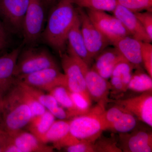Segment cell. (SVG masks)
Returning a JSON list of instances; mask_svg holds the SVG:
<instances>
[{"label":"cell","instance_id":"obj_1","mask_svg":"<svg viewBox=\"0 0 152 152\" xmlns=\"http://www.w3.org/2000/svg\"><path fill=\"white\" fill-rule=\"evenodd\" d=\"M55 4L42 35L45 42L61 55L64 51L68 33L78 13L69 0H59Z\"/></svg>","mask_w":152,"mask_h":152},{"label":"cell","instance_id":"obj_2","mask_svg":"<svg viewBox=\"0 0 152 152\" xmlns=\"http://www.w3.org/2000/svg\"><path fill=\"white\" fill-rule=\"evenodd\" d=\"M1 119L3 129L11 136L27 126L32 118L29 106L15 83L2 98Z\"/></svg>","mask_w":152,"mask_h":152},{"label":"cell","instance_id":"obj_3","mask_svg":"<svg viewBox=\"0 0 152 152\" xmlns=\"http://www.w3.org/2000/svg\"><path fill=\"white\" fill-rule=\"evenodd\" d=\"M105 110L97 104L87 113L74 117L69 121L71 134L80 141L94 142L105 130L102 116Z\"/></svg>","mask_w":152,"mask_h":152},{"label":"cell","instance_id":"obj_4","mask_svg":"<svg viewBox=\"0 0 152 152\" xmlns=\"http://www.w3.org/2000/svg\"><path fill=\"white\" fill-rule=\"evenodd\" d=\"M58 68L52 55L46 50L29 48L20 52L14 72L15 78L49 68Z\"/></svg>","mask_w":152,"mask_h":152},{"label":"cell","instance_id":"obj_5","mask_svg":"<svg viewBox=\"0 0 152 152\" xmlns=\"http://www.w3.org/2000/svg\"><path fill=\"white\" fill-rule=\"evenodd\" d=\"M72 54L77 61L84 75L87 90L91 99L105 107L106 104L110 102L108 96L111 89L110 83L94 70L90 68V66L75 53Z\"/></svg>","mask_w":152,"mask_h":152},{"label":"cell","instance_id":"obj_6","mask_svg":"<svg viewBox=\"0 0 152 152\" xmlns=\"http://www.w3.org/2000/svg\"><path fill=\"white\" fill-rule=\"evenodd\" d=\"M15 79L30 86L49 92L57 87L64 86L67 88L66 77L58 68H47Z\"/></svg>","mask_w":152,"mask_h":152},{"label":"cell","instance_id":"obj_7","mask_svg":"<svg viewBox=\"0 0 152 152\" xmlns=\"http://www.w3.org/2000/svg\"><path fill=\"white\" fill-rule=\"evenodd\" d=\"M44 6L42 0H29L23 22L22 33L27 44L35 42L44 29Z\"/></svg>","mask_w":152,"mask_h":152},{"label":"cell","instance_id":"obj_8","mask_svg":"<svg viewBox=\"0 0 152 152\" xmlns=\"http://www.w3.org/2000/svg\"><path fill=\"white\" fill-rule=\"evenodd\" d=\"M60 56L64 73L67 78L68 89L81 95L91 106V98L87 90L84 75L75 57L68 51Z\"/></svg>","mask_w":152,"mask_h":152},{"label":"cell","instance_id":"obj_9","mask_svg":"<svg viewBox=\"0 0 152 152\" xmlns=\"http://www.w3.org/2000/svg\"><path fill=\"white\" fill-rule=\"evenodd\" d=\"M86 13L92 23L114 45L121 38L131 36L117 18L102 11L87 9Z\"/></svg>","mask_w":152,"mask_h":152},{"label":"cell","instance_id":"obj_10","mask_svg":"<svg viewBox=\"0 0 152 152\" xmlns=\"http://www.w3.org/2000/svg\"><path fill=\"white\" fill-rule=\"evenodd\" d=\"M77 11L87 50L91 57L95 58L107 48L110 42L92 23L86 12L81 9H79Z\"/></svg>","mask_w":152,"mask_h":152},{"label":"cell","instance_id":"obj_11","mask_svg":"<svg viewBox=\"0 0 152 152\" xmlns=\"http://www.w3.org/2000/svg\"><path fill=\"white\" fill-rule=\"evenodd\" d=\"M152 91L124 99L113 101L139 121L152 127Z\"/></svg>","mask_w":152,"mask_h":152},{"label":"cell","instance_id":"obj_12","mask_svg":"<svg viewBox=\"0 0 152 152\" xmlns=\"http://www.w3.org/2000/svg\"><path fill=\"white\" fill-rule=\"evenodd\" d=\"M29 0H0V20L15 31H22Z\"/></svg>","mask_w":152,"mask_h":152},{"label":"cell","instance_id":"obj_13","mask_svg":"<svg viewBox=\"0 0 152 152\" xmlns=\"http://www.w3.org/2000/svg\"><path fill=\"white\" fill-rule=\"evenodd\" d=\"M70 131L69 121H55L47 132L45 143H52L53 148L59 150L80 142Z\"/></svg>","mask_w":152,"mask_h":152},{"label":"cell","instance_id":"obj_14","mask_svg":"<svg viewBox=\"0 0 152 152\" xmlns=\"http://www.w3.org/2000/svg\"><path fill=\"white\" fill-rule=\"evenodd\" d=\"M20 48L0 56V96L3 97L15 83L14 76L15 68Z\"/></svg>","mask_w":152,"mask_h":152},{"label":"cell","instance_id":"obj_15","mask_svg":"<svg viewBox=\"0 0 152 152\" xmlns=\"http://www.w3.org/2000/svg\"><path fill=\"white\" fill-rule=\"evenodd\" d=\"M120 147L125 152H151L152 134L140 131L131 134L121 133L119 137Z\"/></svg>","mask_w":152,"mask_h":152},{"label":"cell","instance_id":"obj_16","mask_svg":"<svg viewBox=\"0 0 152 152\" xmlns=\"http://www.w3.org/2000/svg\"><path fill=\"white\" fill-rule=\"evenodd\" d=\"M113 12L114 16L121 22L131 37L144 42H152L134 13L118 4Z\"/></svg>","mask_w":152,"mask_h":152},{"label":"cell","instance_id":"obj_17","mask_svg":"<svg viewBox=\"0 0 152 152\" xmlns=\"http://www.w3.org/2000/svg\"><path fill=\"white\" fill-rule=\"evenodd\" d=\"M95 58L92 69L107 80L111 77L116 65L120 61L126 59L115 48H106Z\"/></svg>","mask_w":152,"mask_h":152},{"label":"cell","instance_id":"obj_18","mask_svg":"<svg viewBox=\"0 0 152 152\" xmlns=\"http://www.w3.org/2000/svg\"><path fill=\"white\" fill-rule=\"evenodd\" d=\"M16 80L25 91L50 112L55 118L62 120L69 118L67 112L59 104L51 95L45 94L44 91L25 84L17 80L16 79Z\"/></svg>","mask_w":152,"mask_h":152},{"label":"cell","instance_id":"obj_19","mask_svg":"<svg viewBox=\"0 0 152 152\" xmlns=\"http://www.w3.org/2000/svg\"><path fill=\"white\" fill-rule=\"evenodd\" d=\"M10 136L20 152H53V147L40 141L29 132L21 130Z\"/></svg>","mask_w":152,"mask_h":152},{"label":"cell","instance_id":"obj_20","mask_svg":"<svg viewBox=\"0 0 152 152\" xmlns=\"http://www.w3.org/2000/svg\"><path fill=\"white\" fill-rule=\"evenodd\" d=\"M131 36L121 38L114 44L123 57L135 67L136 69L141 68L142 64L141 42Z\"/></svg>","mask_w":152,"mask_h":152},{"label":"cell","instance_id":"obj_21","mask_svg":"<svg viewBox=\"0 0 152 152\" xmlns=\"http://www.w3.org/2000/svg\"><path fill=\"white\" fill-rule=\"evenodd\" d=\"M67 42L69 43L68 47L90 66L92 62L93 59L87 50L83 38L78 14L68 33Z\"/></svg>","mask_w":152,"mask_h":152},{"label":"cell","instance_id":"obj_22","mask_svg":"<svg viewBox=\"0 0 152 152\" xmlns=\"http://www.w3.org/2000/svg\"><path fill=\"white\" fill-rule=\"evenodd\" d=\"M55 118L53 114L48 110L42 115L32 117L27 125L29 132L40 141L45 143L46 134L55 121Z\"/></svg>","mask_w":152,"mask_h":152},{"label":"cell","instance_id":"obj_23","mask_svg":"<svg viewBox=\"0 0 152 152\" xmlns=\"http://www.w3.org/2000/svg\"><path fill=\"white\" fill-rule=\"evenodd\" d=\"M61 107L66 109L69 118L80 115L70 95V91L65 87H56L49 92Z\"/></svg>","mask_w":152,"mask_h":152},{"label":"cell","instance_id":"obj_24","mask_svg":"<svg viewBox=\"0 0 152 152\" xmlns=\"http://www.w3.org/2000/svg\"><path fill=\"white\" fill-rule=\"evenodd\" d=\"M132 74L128 90L137 92L152 91V79L148 74L143 72L141 68Z\"/></svg>","mask_w":152,"mask_h":152},{"label":"cell","instance_id":"obj_25","mask_svg":"<svg viewBox=\"0 0 152 152\" xmlns=\"http://www.w3.org/2000/svg\"><path fill=\"white\" fill-rule=\"evenodd\" d=\"M73 4L87 9L113 12L118 4L116 0H69Z\"/></svg>","mask_w":152,"mask_h":152},{"label":"cell","instance_id":"obj_26","mask_svg":"<svg viewBox=\"0 0 152 152\" xmlns=\"http://www.w3.org/2000/svg\"><path fill=\"white\" fill-rule=\"evenodd\" d=\"M137 119L132 114L126 111L118 121L109 127L108 130L120 134L129 133L135 127Z\"/></svg>","mask_w":152,"mask_h":152},{"label":"cell","instance_id":"obj_27","mask_svg":"<svg viewBox=\"0 0 152 152\" xmlns=\"http://www.w3.org/2000/svg\"><path fill=\"white\" fill-rule=\"evenodd\" d=\"M135 67L126 59L122 60L116 65L112 76L120 78L122 81L126 90L132 78V72Z\"/></svg>","mask_w":152,"mask_h":152},{"label":"cell","instance_id":"obj_28","mask_svg":"<svg viewBox=\"0 0 152 152\" xmlns=\"http://www.w3.org/2000/svg\"><path fill=\"white\" fill-rule=\"evenodd\" d=\"M16 83L18 86L22 98L29 107L31 112L32 117L39 115L46 111L47 109L26 91H25L16 80Z\"/></svg>","mask_w":152,"mask_h":152},{"label":"cell","instance_id":"obj_29","mask_svg":"<svg viewBox=\"0 0 152 152\" xmlns=\"http://www.w3.org/2000/svg\"><path fill=\"white\" fill-rule=\"evenodd\" d=\"M117 4L134 13L143 10L152 12V0H116Z\"/></svg>","mask_w":152,"mask_h":152},{"label":"cell","instance_id":"obj_30","mask_svg":"<svg viewBox=\"0 0 152 152\" xmlns=\"http://www.w3.org/2000/svg\"><path fill=\"white\" fill-rule=\"evenodd\" d=\"M126 111L122 106L117 104L107 110H105L103 113L102 116L105 130H108L109 127L118 121Z\"/></svg>","mask_w":152,"mask_h":152},{"label":"cell","instance_id":"obj_31","mask_svg":"<svg viewBox=\"0 0 152 152\" xmlns=\"http://www.w3.org/2000/svg\"><path fill=\"white\" fill-rule=\"evenodd\" d=\"M95 152H122L114 139L99 137L94 143Z\"/></svg>","mask_w":152,"mask_h":152},{"label":"cell","instance_id":"obj_32","mask_svg":"<svg viewBox=\"0 0 152 152\" xmlns=\"http://www.w3.org/2000/svg\"><path fill=\"white\" fill-rule=\"evenodd\" d=\"M142 64L152 78V45L151 43L141 42Z\"/></svg>","mask_w":152,"mask_h":152},{"label":"cell","instance_id":"obj_33","mask_svg":"<svg viewBox=\"0 0 152 152\" xmlns=\"http://www.w3.org/2000/svg\"><path fill=\"white\" fill-rule=\"evenodd\" d=\"M70 95L80 115H84L90 111L91 109V106L81 95L70 91Z\"/></svg>","mask_w":152,"mask_h":152},{"label":"cell","instance_id":"obj_34","mask_svg":"<svg viewBox=\"0 0 152 152\" xmlns=\"http://www.w3.org/2000/svg\"><path fill=\"white\" fill-rule=\"evenodd\" d=\"M137 18L138 19L147 34L152 40V12H139L134 13Z\"/></svg>","mask_w":152,"mask_h":152},{"label":"cell","instance_id":"obj_35","mask_svg":"<svg viewBox=\"0 0 152 152\" xmlns=\"http://www.w3.org/2000/svg\"><path fill=\"white\" fill-rule=\"evenodd\" d=\"M94 143L81 142L73 145L66 147V151L68 152H95Z\"/></svg>","mask_w":152,"mask_h":152},{"label":"cell","instance_id":"obj_36","mask_svg":"<svg viewBox=\"0 0 152 152\" xmlns=\"http://www.w3.org/2000/svg\"><path fill=\"white\" fill-rule=\"evenodd\" d=\"M8 33L7 29L3 23L0 20V39L8 40Z\"/></svg>","mask_w":152,"mask_h":152},{"label":"cell","instance_id":"obj_37","mask_svg":"<svg viewBox=\"0 0 152 152\" xmlns=\"http://www.w3.org/2000/svg\"><path fill=\"white\" fill-rule=\"evenodd\" d=\"M44 7H50L54 5L59 0H42Z\"/></svg>","mask_w":152,"mask_h":152},{"label":"cell","instance_id":"obj_38","mask_svg":"<svg viewBox=\"0 0 152 152\" xmlns=\"http://www.w3.org/2000/svg\"><path fill=\"white\" fill-rule=\"evenodd\" d=\"M7 42L8 40H7L0 39V50L6 48L7 45Z\"/></svg>","mask_w":152,"mask_h":152},{"label":"cell","instance_id":"obj_39","mask_svg":"<svg viewBox=\"0 0 152 152\" xmlns=\"http://www.w3.org/2000/svg\"><path fill=\"white\" fill-rule=\"evenodd\" d=\"M2 98L0 96V118H1V113L2 104Z\"/></svg>","mask_w":152,"mask_h":152},{"label":"cell","instance_id":"obj_40","mask_svg":"<svg viewBox=\"0 0 152 152\" xmlns=\"http://www.w3.org/2000/svg\"><path fill=\"white\" fill-rule=\"evenodd\" d=\"M0 129H3L2 125L1 119V118H0Z\"/></svg>","mask_w":152,"mask_h":152}]
</instances>
